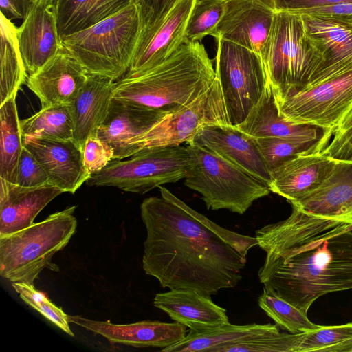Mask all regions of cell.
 <instances>
[{"instance_id":"1","label":"cell","mask_w":352,"mask_h":352,"mask_svg":"<svg viewBox=\"0 0 352 352\" xmlns=\"http://www.w3.org/2000/svg\"><path fill=\"white\" fill-rule=\"evenodd\" d=\"M140 205L146 230L142 267L163 288L213 295L242 279L256 237L225 229L192 209L166 188Z\"/></svg>"},{"instance_id":"2","label":"cell","mask_w":352,"mask_h":352,"mask_svg":"<svg viewBox=\"0 0 352 352\" xmlns=\"http://www.w3.org/2000/svg\"><path fill=\"white\" fill-rule=\"evenodd\" d=\"M292 206L287 219L256 231L266 253L258 274L263 285L307 314L322 296L352 289V224Z\"/></svg>"},{"instance_id":"3","label":"cell","mask_w":352,"mask_h":352,"mask_svg":"<svg viewBox=\"0 0 352 352\" xmlns=\"http://www.w3.org/2000/svg\"><path fill=\"white\" fill-rule=\"evenodd\" d=\"M215 78L204 45L200 41L186 42L157 66L115 82L113 98L139 107L171 113L195 100Z\"/></svg>"},{"instance_id":"4","label":"cell","mask_w":352,"mask_h":352,"mask_svg":"<svg viewBox=\"0 0 352 352\" xmlns=\"http://www.w3.org/2000/svg\"><path fill=\"white\" fill-rule=\"evenodd\" d=\"M142 28L135 1L96 25L61 39V50L90 75L116 80L129 70Z\"/></svg>"},{"instance_id":"5","label":"cell","mask_w":352,"mask_h":352,"mask_svg":"<svg viewBox=\"0 0 352 352\" xmlns=\"http://www.w3.org/2000/svg\"><path fill=\"white\" fill-rule=\"evenodd\" d=\"M262 60L274 97L279 99L306 87L321 67L324 56L301 15L278 11Z\"/></svg>"},{"instance_id":"6","label":"cell","mask_w":352,"mask_h":352,"mask_svg":"<svg viewBox=\"0 0 352 352\" xmlns=\"http://www.w3.org/2000/svg\"><path fill=\"white\" fill-rule=\"evenodd\" d=\"M76 206L53 213L45 220L0 236V275L12 283L34 285L44 268L55 270L53 256L74 234Z\"/></svg>"},{"instance_id":"7","label":"cell","mask_w":352,"mask_h":352,"mask_svg":"<svg viewBox=\"0 0 352 352\" xmlns=\"http://www.w3.org/2000/svg\"><path fill=\"white\" fill-rule=\"evenodd\" d=\"M186 146L190 160L184 184L202 195L208 209L243 214L270 193L267 185L214 152L196 142Z\"/></svg>"},{"instance_id":"8","label":"cell","mask_w":352,"mask_h":352,"mask_svg":"<svg viewBox=\"0 0 352 352\" xmlns=\"http://www.w3.org/2000/svg\"><path fill=\"white\" fill-rule=\"evenodd\" d=\"M186 146L142 150L129 160L111 162L86 182L90 186H113L122 190L144 194L163 184L184 179L190 164Z\"/></svg>"},{"instance_id":"9","label":"cell","mask_w":352,"mask_h":352,"mask_svg":"<svg viewBox=\"0 0 352 352\" xmlns=\"http://www.w3.org/2000/svg\"><path fill=\"white\" fill-rule=\"evenodd\" d=\"M215 74L233 126L243 122L268 85L261 56L235 43L217 38Z\"/></svg>"},{"instance_id":"10","label":"cell","mask_w":352,"mask_h":352,"mask_svg":"<svg viewBox=\"0 0 352 352\" xmlns=\"http://www.w3.org/2000/svg\"><path fill=\"white\" fill-rule=\"evenodd\" d=\"M275 102L287 121L333 131L352 106V65Z\"/></svg>"},{"instance_id":"11","label":"cell","mask_w":352,"mask_h":352,"mask_svg":"<svg viewBox=\"0 0 352 352\" xmlns=\"http://www.w3.org/2000/svg\"><path fill=\"white\" fill-rule=\"evenodd\" d=\"M206 126L232 127L219 79L195 100L168 113L139 141L135 153L145 149L194 142Z\"/></svg>"},{"instance_id":"12","label":"cell","mask_w":352,"mask_h":352,"mask_svg":"<svg viewBox=\"0 0 352 352\" xmlns=\"http://www.w3.org/2000/svg\"><path fill=\"white\" fill-rule=\"evenodd\" d=\"M224 11L214 37L258 53L262 58L275 11L263 0H223Z\"/></svg>"},{"instance_id":"13","label":"cell","mask_w":352,"mask_h":352,"mask_svg":"<svg viewBox=\"0 0 352 352\" xmlns=\"http://www.w3.org/2000/svg\"><path fill=\"white\" fill-rule=\"evenodd\" d=\"M168 112L148 109L112 98L96 133L114 151V160L132 156L141 138Z\"/></svg>"},{"instance_id":"14","label":"cell","mask_w":352,"mask_h":352,"mask_svg":"<svg viewBox=\"0 0 352 352\" xmlns=\"http://www.w3.org/2000/svg\"><path fill=\"white\" fill-rule=\"evenodd\" d=\"M195 1L177 0L155 30L140 36L125 76H134L157 66L185 43L186 28Z\"/></svg>"},{"instance_id":"15","label":"cell","mask_w":352,"mask_h":352,"mask_svg":"<svg viewBox=\"0 0 352 352\" xmlns=\"http://www.w3.org/2000/svg\"><path fill=\"white\" fill-rule=\"evenodd\" d=\"M23 141L45 170L49 184L64 192L74 194L91 176L85 166L82 149L73 140L23 137Z\"/></svg>"},{"instance_id":"16","label":"cell","mask_w":352,"mask_h":352,"mask_svg":"<svg viewBox=\"0 0 352 352\" xmlns=\"http://www.w3.org/2000/svg\"><path fill=\"white\" fill-rule=\"evenodd\" d=\"M89 74L63 51L36 72L28 75L27 86L39 98L41 108L69 105L85 86Z\"/></svg>"},{"instance_id":"17","label":"cell","mask_w":352,"mask_h":352,"mask_svg":"<svg viewBox=\"0 0 352 352\" xmlns=\"http://www.w3.org/2000/svg\"><path fill=\"white\" fill-rule=\"evenodd\" d=\"M67 319L69 322L104 337L111 343L134 347L164 349L181 341L187 335V327L175 321L142 320L118 324L109 320H93L80 316L67 315Z\"/></svg>"},{"instance_id":"18","label":"cell","mask_w":352,"mask_h":352,"mask_svg":"<svg viewBox=\"0 0 352 352\" xmlns=\"http://www.w3.org/2000/svg\"><path fill=\"white\" fill-rule=\"evenodd\" d=\"M20 52L28 73L32 74L54 58L61 49L53 4L33 3L17 28Z\"/></svg>"},{"instance_id":"19","label":"cell","mask_w":352,"mask_h":352,"mask_svg":"<svg viewBox=\"0 0 352 352\" xmlns=\"http://www.w3.org/2000/svg\"><path fill=\"white\" fill-rule=\"evenodd\" d=\"M336 162L321 152L297 155L270 171L268 188L290 204L296 203L323 182Z\"/></svg>"},{"instance_id":"20","label":"cell","mask_w":352,"mask_h":352,"mask_svg":"<svg viewBox=\"0 0 352 352\" xmlns=\"http://www.w3.org/2000/svg\"><path fill=\"white\" fill-rule=\"evenodd\" d=\"M193 142L214 152L268 186L270 171L254 138L239 132L234 126H206L197 134Z\"/></svg>"},{"instance_id":"21","label":"cell","mask_w":352,"mask_h":352,"mask_svg":"<svg viewBox=\"0 0 352 352\" xmlns=\"http://www.w3.org/2000/svg\"><path fill=\"white\" fill-rule=\"evenodd\" d=\"M233 126L239 132L254 138H285L330 141L333 135V130L316 125L296 124L283 118L278 113L269 84L246 119Z\"/></svg>"},{"instance_id":"22","label":"cell","mask_w":352,"mask_h":352,"mask_svg":"<svg viewBox=\"0 0 352 352\" xmlns=\"http://www.w3.org/2000/svg\"><path fill=\"white\" fill-rule=\"evenodd\" d=\"M291 205L313 215L352 224V160H336L323 182Z\"/></svg>"},{"instance_id":"23","label":"cell","mask_w":352,"mask_h":352,"mask_svg":"<svg viewBox=\"0 0 352 352\" xmlns=\"http://www.w3.org/2000/svg\"><path fill=\"white\" fill-rule=\"evenodd\" d=\"M63 192L50 184L28 188L0 178V236L32 226L40 212Z\"/></svg>"},{"instance_id":"24","label":"cell","mask_w":352,"mask_h":352,"mask_svg":"<svg viewBox=\"0 0 352 352\" xmlns=\"http://www.w3.org/2000/svg\"><path fill=\"white\" fill-rule=\"evenodd\" d=\"M210 296L194 290L170 289L155 294L153 305L190 330L204 331L230 322L226 310L216 305Z\"/></svg>"},{"instance_id":"25","label":"cell","mask_w":352,"mask_h":352,"mask_svg":"<svg viewBox=\"0 0 352 352\" xmlns=\"http://www.w3.org/2000/svg\"><path fill=\"white\" fill-rule=\"evenodd\" d=\"M114 86L113 80L89 74L85 86L69 104L73 140L81 149L88 137L96 132L105 120Z\"/></svg>"},{"instance_id":"26","label":"cell","mask_w":352,"mask_h":352,"mask_svg":"<svg viewBox=\"0 0 352 352\" xmlns=\"http://www.w3.org/2000/svg\"><path fill=\"white\" fill-rule=\"evenodd\" d=\"M300 15L308 33L317 42L324 56L321 67L308 85L352 65V29L331 21Z\"/></svg>"},{"instance_id":"27","label":"cell","mask_w":352,"mask_h":352,"mask_svg":"<svg viewBox=\"0 0 352 352\" xmlns=\"http://www.w3.org/2000/svg\"><path fill=\"white\" fill-rule=\"evenodd\" d=\"M276 324L228 323L204 331L189 333L181 341L164 349L163 352H219V349L235 343L279 333Z\"/></svg>"},{"instance_id":"28","label":"cell","mask_w":352,"mask_h":352,"mask_svg":"<svg viewBox=\"0 0 352 352\" xmlns=\"http://www.w3.org/2000/svg\"><path fill=\"white\" fill-rule=\"evenodd\" d=\"M135 0H54L60 39L87 29L120 12Z\"/></svg>"},{"instance_id":"29","label":"cell","mask_w":352,"mask_h":352,"mask_svg":"<svg viewBox=\"0 0 352 352\" xmlns=\"http://www.w3.org/2000/svg\"><path fill=\"white\" fill-rule=\"evenodd\" d=\"M0 105L16 96L27 82L28 72L16 36L17 28L10 19L1 14Z\"/></svg>"},{"instance_id":"30","label":"cell","mask_w":352,"mask_h":352,"mask_svg":"<svg viewBox=\"0 0 352 352\" xmlns=\"http://www.w3.org/2000/svg\"><path fill=\"white\" fill-rule=\"evenodd\" d=\"M16 98L14 96L0 105V178L13 184L23 147Z\"/></svg>"},{"instance_id":"31","label":"cell","mask_w":352,"mask_h":352,"mask_svg":"<svg viewBox=\"0 0 352 352\" xmlns=\"http://www.w3.org/2000/svg\"><path fill=\"white\" fill-rule=\"evenodd\" d=\"M23 137L67 141L73 140L74 126L69 105L41 108L34 115L21 120Z\"/></svg>"},{"instance_id":"32","label":"cell","mask_w":352,"mask_h":352,"mask_svg":"<svg viewBox=\"0 0 352 352\" xmlns=\"http://www.w3.org/2000/svg\"><path fill=\"white\" fill-rule=\"evenodd\" d=\"M259 307L276 324L290 333L307 332L320 327L307 317V314L278 296L272 289L263 285L258 298Z\"/></svg>"},{"instance_id":"33","label":"cell","mask_w":352,"mask_h":352,"mask_svg":"<svg viewBox=\"0 0 352 352\" xmlns=\"http://www.w3.org/2000/svg\"><path fill=\"white\" fill-rule=\"evenodd\" d=\"M254 140L270 171L297 155L322 152L330 142L329 140H300L285 138H258Z\"/></svg>"},{"instance_id":"34","label":"cell","mask_w":352,"mask_h":352,"mask_svg":"<svg viewBox=\"0 0 352 352\" xmlns=\"http://www.w3.org/2000/svg\"><path fill=\"white\" fill-rule=\"evenodd\" d=\"M352 352V322L304 332L298 352Z\"/></svg>"},{"instance_id":"35","label":"cell","mask_w":352,"mask_h":352,"mask_svg":"<svg viewBox=\"0 0 352 352\" xmlns=\"http://www.w3.org/2000/svg\"><path fill=\"white\" fill-rule=\"evenodd\" d=\"M223 11V0H196L188 20L185 43L200 41L207 35L214 36Z\"/></svg>"},{"instance_id":"36","label":"cell","mask_w":352,"mask_h":352,"mask_svg":"<svg viewBox=\"0 0 352 352\" xmlns=\"http://www.w3.org/2000/svg\"><path fill=\"white\" fill-rule=\"evenodd\" d=\"M304 332H279L224 346L219 352H298Z\"/></svg>"},{"instance_id":"37","label":"cell","mask_w":352,"mask_h":352,"mask_svg":"<svg viewBox=\"0 0 352 352\" xmlns=\"http://www.w3.org/2000/svg\"><path fill=\"white\" fill-rule=\"evenodd\" d=\"M338 160H352V106L334 129L330 142L321 152Z\"/></svg>"},{"instance_id":"38","label":"cell","mask_w":352,"mask_h":352,"mask_svg":"<svg viewBox=\"0 0 352 352\" xmlns=\"http://www.w3.org/2000/svg\"><path fill=\"white\" fill-rule=\"evenodd\" d=\"M83 162L87 171L94 174L114 160L113 149L102 140L96 132L91 133L82 148Z\"/></svg>"},{"instance_id":"39","label":"cell","mask_w":352,"mask_h":352,"mask_svg":"<svg viewBox=\"0 0 352 352\" xmlns=\"http://www.w3.org/2000/svg\"><path fill=\"white\" fill-rule=\"evenodd\" d=\"M14 184L28 188L49 184L45 170L34 155L24 146L19 160Z\"/></svg>"},{"instance_id":"40","label":"cell","mask_w":352,"mask_h":352,"mask_svg":"<svg viewBox=\"0 0 352 352\" xmlns=\"http://www.w3.org/2000/svg\"><path fill=\"white\" fill-rule=\"evenodd\" d=\"M177 1L141 0L138 1L142 21L140 36L146 35L155 30L161 24Z\"/></svg>"},{"instance_id":"41","label":"cell","mask_w":352,"mask_h":352,"mask_svg":"<svg viewBox=\"0 0 352 352\" xmlns=\"http://www.w3.org/2000/svg\"><path fill=\"white\" fill-rule=\"evenodd\" d=\"M25 302L38 311L64 332L69 336H74L69 326L67 315L61 307L56 306L51 302L43 293L41 292L34 299L28 300Z\"/></svg>"},{"instance_id":"42","label":"cell","mask_w":352,"mask_h":352,"mask_svg":"<svg viewBox=\"0 0 352 352\" xmlns=\"http://www.w3.org/2000/svg\"><path fill=\"white\" fill-rule=\"evenodd\" d=\"M294 14L318 17L352 29V2L304 10Z\"/></svg>"},{"instance_id":"43","label":"cell","mask_w":352,"mask_h":352,"mask_svg":"<svg viewBox=\"0 0 352 352\" xmlns=\"http://www.w3.org/2000/svg\"><path fill=\"white\" fill-rule=\"evenodd\" d=\"M275 12L282 11L296 13L301 10L324 7L352 0H263Z\"/></svg>"},{"instance_id":"44","label":"cell","mask_w":352,"mask_h":352,"mask_svg":"<svg viewBox=\"0 0 352 352\" xmlns=\"http://www.w3.org/2000/svg\"><path fill=\"white\" fill-rule=\"evenodd\" d=\"M32 5V0H0L1 14L10 20H23Z\"/></svg>"},{"instance_id":"45","label":"cell","mask_w":352,"mask_h":352,"mask_svg":"<svg viewBox=\"0 0 352 352\" xmlns=\"http://www.w3.org/2000/svg\"><path fill=\"white\" fill-rule=\"evenodd\" d=\"M33 3H43L45 4H53L54 0H32Z\"/></svg>"},{"instance_id":"46","label":"cell","mask_w":352,"mask_h":352,"mask_svg":"<svg viewBox=\"0 0 352 352\" xmlns=\"http://www.w3.org/2000/svg\"><path fill=\"white\" fill-rule=\"evenodd\" d=\"M135 1L138 2V1H140L141 0H135Z\"/></svg>"}]
</instances>
